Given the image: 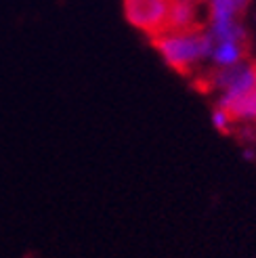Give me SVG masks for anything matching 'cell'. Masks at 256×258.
I'll return each instance as SVG.
<instances>
[{
	"mask_svg": "<svg viewBox=\"0 0 256 258\" xmlns=\"http://www.w3.org/2000/svg\"><path fill=\"white\" fill-rule=\"evenodd\" d=\"M212 36L202 30L164 32L160 36H153V46L178 74H187L198 61L206 59L212 53Z\"/></svg>",
	"mask_w": 256,
	"mask_h": 258,
	"instance_id": "1",
	"label": "cell"
},
{
	"mask_svg": "<svg viewBox=\"0 0 256 258\" xmlns=\"http://www.w3.org/2000/svg\"><path fill=\"white\" fill-rule=\"evenodd\" d=\"M124 15L135 28L145 34L160 36L166 32L168 0H124Z\"/></svg>",
	"mask_w": 256,
	"mask_h": 258,
	"instance_id": "2",
	"label": "cell"
},
{
	"mask_svg": "<svg viewBox=\"0 0 256 258\" xmlns=\"http://www.w3.org/2000/svg\"><path fill=\"white\" fill-rule=\"evenodd\" d=\"M208 84L212 88H223L225 93H244V90L256 88V66L239 61L237 66L221 68Z\"/></svg>",
	"mask_w": 256,
	"mask_h": 258,
	"instance_id": "3",
	"label": "cell"
},
{
	"mask_svg": "<svg viewBox=\"0 0 256 258\" xmlns=\"http://www.w3.org/2000/svg\"><path fill=\"white\" fill-rule=\"evenodd\" d=\"M198 23V0H168L166 32H194Z\"/></svg>",
	"mask_w": 256,
	"mask_h": 258,
	"instance_id": "4",
	"label": "cell"
},
{
	"mask_svg": "<svg viewBox=\"0 0 256 258\" xmlns=\"http://www.w3.org/2000/svg\"><path fill=\"white\" fill-rule=\"evenodd\" d=\"M219 107L233 120H256V88L244 93H225L219 101Z\"/></svg>",
	"mask_w": 256,
	"mask_h": 258,
	"instance_id": "5",
	"label": "cell"
},
{
	"mask_svg": "<svg viewBox=\"0 0 256 258\" xmlns=\"http://www.w3.org/2000/svg\"><path fill=\"white\" fill-rule=\"evenodd\" d=\"M212 61L219 68H231L237 66L239 61H244L246 57V42H237V40H221L212 46L210 53Z\"/></svg>",
	"mask_w": 256,
	"mask_h": 258,
	"instance_id": "6",
	"label": "cell"
},
{
	"mask_svg": "<svg viewBox=\"0 0 256 258\" xmlns=\"http://www.w3.org/2000/svg\"><path fill=\"white\" fill-rule=\"evenodd\" d=\"M210 36H212V40H216V42H221V40L246 42V30L241 28L235 19H231V21H212Z\"/></svg>",
	"mask_w": 256,
	"mask_h": 258,
	"instance_id": "7",
	"label": "cell"
},
{
	"mask_svg": "<svg viewBox=\"0 0 256 258\" xmlns=\"http://www.w3.org/2000/svg\"><path fill=\"white\" fill-rule=\"evenodd\" d=\"M210 21H231L235 19L241 9L235 0H208Z\"/></svg>",
	"mask_w": 256,
	"mask_h": 258,
	"instance_id": "8",
	"label": "cell"
},
{
	"mask_svg": "<svg viewBox=\"0 0 256 258\" xmlns=\"http://www.w3.org/2000/svg\"><path fill=\"white\" fill-rule=\"evenodd\" d=\"M233 122V118L229 115L225 109H214V113H212V124H214V128L216 131H221V133H229V124Z\"/></svg>",
	"mask_w": 256,
	"mask_h": 258,
	"instance_id": "9",
	"label": "cell"
},
{
	"mask_svg": "<svg viewBox=\"0 0 256 258\" xmlns=\"http://www.w3.org/2000/svg\"><path fill=\"white\" fill-rule=\"evenodd\" d=\"M235 3L239 5V9H241V13H244V9H246V5L250 3V0H235Z\"/></svg>",
	"mask_w": 256,
	"mask_h": 258,
	"instance_id": "10",
	"label": "cell"
}]
</instances>
